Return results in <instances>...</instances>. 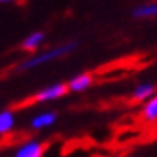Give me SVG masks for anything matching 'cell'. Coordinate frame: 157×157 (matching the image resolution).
Instances as JSON below:
<instances>
[{"label":"cell","instance_id":"obj_9","mask_svg":"<svg viewBox=\"0 0 157 157\" xmlns=\"http://www.w3.org/2000/svg\"><path fill=\"white\" fill-rule=\"evenodd\" d=\"M132 16L140 18V20H147V18H155L157 16V2L152 4H143L132 9Z\"/></svg>","mask_w":157,"mask_h":157},{"label":"cell","instance_id":"obj_10","mask_svg":"<svg viewBox=\"0 0 157 157\" xmlns=\"http://www.w3.org/2000/svg\"><path fill=\"white\" fill-rule=\"evenodd\" d=\"M14 113L11 109L0 111V134H7L14 129Z\"/></svg>","mask_w":157,"mask_h":157},{"label":"cell","instance_id":"obj_5","mask_svg":"<svg viewBox=\"0 0 157 157\" xmlns=\"http://www.w3.org/2000/svg\"><path fill=\"white\" fill-rule=\"evenodd\" d=\"M57 118H58L57 111H44V113H39L37 117H34L32 122H30V125L34 129H44V127L53 125L57 122Z\"/></svg>","mask_w":157,"mask_h":157},{"label":"cell","instance_id":"obj_7","mask_svg":"<svg viewBox=\"0 0 157 157\" xmlns=\"http://www.w3.org/2000/svg\"><path fill=\"white\" fill-rule=\"evenodd\" d=\"M141 118L145 122H157V92L145 101L141 108Z\"/></svg>","mask_w":157,"mask_h":157},{"label":"cell","instance_id":"obj_1","mask_svg":"<svg viewBox=\"0 0 157 157\" xmlns=\"http://www.w3.org/2000/svg\"><path fill=\"white\" fill-rule=\"evenodd\" d=\"M78 48V41H69V43L65 44H60L57 48H51V50H46L43 53H39V55H34V57L27 58L25 62L20 64V69L21 71H27V69H34L37 65H43L46 62H51V60H55V58H60L67 55V53H71L72 50H76Z\"/></svg>","mask_w":157,"mask_h":157},{"label":"cell","instance_id":"obj_8","mask_svg":"<svg viewBox=\"0 0 157 157\" xmlns=\"http://www.w3.org/2000/svg\"><path fill=\"white\" fill-rule=\"evenodd\" d=\"M44 39H46L44 32H34V34H30L29 37H25V41L21 43V50L23 51H32V53H34V51L44 43Z\"/></svg>","mask_w":157,"mask_h":157},{"label":"cell","instance_id":"obj_3","mask_svg":"<svg viewBox=\"0 0 157 157\" xmlns=\"http://www.w3.org/2000/svg\"><path fill=\"white\" fill-rule=\"evenodd\" d=\"M44 150H46V145L41 141H36V140H32V141H27L25 145H21L20 148L16 150V157H41L44 154Z\"/></svg>","mask_w":157,"mask_h":157},{"label":"cell","instance_id":"obj_4","mask_svg":"<svg viewBox=\"0 0 157 157\" xmlns=\"http://www.w3.org/2000/svg\"><path fill=\"white\" fill-rule=\"evenodd\" d=\"M94 83V76L90 72H81L78 76H74V78L67 83L69 86V92H83L86 88H90V85Z\"/></svg>","mask_w":157,"mask_h":157},{"label":"cell","instance_id":"obj_6","mask_svg":"<svg viewBox=\"0 0 157 157\" xmlns=\"http://www.w3.org/2000/svg\"><path fill=\"white\" fill-rule=\"evenodd\" d=\"M155 92H157V88L154 83H141V85H138L132 90V101H136V102H145V101L150 99Z\"/></svg>","mask_w":157,"mask_h":157},{"label":"cell","instance_id":"obj_11","mask_svg":"<svg viewBox=\"0 0 157 157\" xmlns=\"http://www.w3.org/2000/svg\"><path fill=\"white\" fill-rule=\"evenodd\" d=\"M0 2H14V0H0Z\"/></svg>","mask_w":157,"mask_h":157},{"label":"cell","instance_id":"obj_2","mask_svg":"<svg viewBox=\"0 0 157 157\" xmlns=\"http://www.w3.org/2000/svg\"><path fill=\"white\" fill-rule=\"evenodd\" d=\"M67 92H69L67 83H55V85L46 86L41 92H37L36 95L32 97V102H48V101L60 99V97H64Z\"/></svg>","mask_w":157,"mask_h":157}]
</instances>
